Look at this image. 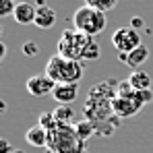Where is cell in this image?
Here are the masks:
<instances>
[{"mask_svg": "<svg viewBox=\"0 0 153 153\" xmlns=\"http://www.w3.org/2000/svg\"><path fill=\"white\" fill-rule=\"evenodd\" d=\"M105 13L97 10V8H91V6H81L76 8L75 15H73V25L76 31L89 35V37H97L105 29Z\"/></svg>", "mask_w": 153, "mask_h": 153, "instance_id": "4", "label": "cell"}, {"mask_svg": "<svg viewBox=\"0 0 153 153\" xmlns=\"http://www.w3.org/2000/svg\"><path fill=\"white\" fill-rule=\"evenodd\" d=\"M21 52L25 54V56H37V52H39V48H37V44L35 42H25L23 46H21Z\"/></svg>", "mask_w": 153, "mask_h": 153, "instance_id": "20", "label": "cell"}, {"mask_svg": "<svg viewBox=\"0 0 153 153\" xmlns=\"http://www.w3.org/2000/svg\"><path fill=\"white\" fill-rule=\"evenodd\" d=\"M46 75L56 85L60 83H79L83 79V64L81 60H68L60 54H54L46 64Z\"/></svg>", "mask_w": 153, "mask_h": 153, "instance_id": "3", "label": "cell"}, {"mask_svg": "<svg viewBox=\"0 0 153 153\" xmlns=\"http://www.w3.org/2000/svg\"><path fill=\"white\" fill-rule=\"evenodd\" d=\"M147 58H149V48L147 46H139L137 50L128 52V54H120V62L128 64L130 68H137V71H139L141 64L147 62Z\"/></svg>", "mask_w": 153, "mask_h": 153, "instance_id": "11", "label": "cell"}, {"mask_svg": "<svg viewBox=\"0 0 153 153\" xmlns=\"http://www.w3.org/2000/svg\"><path fill=\"white\" fill-rule=\"evenodd\" d=\"M54 118H56L58 124H68V126H73V124L76 122L75 112H73L71 105H58V108L54 110Z\"/></svg>", "mask_w": 153, "mask_h": 153, "instance_id": "14", "label": "cell"}, {"mask_svg": "<svg viewBox=\"0 0 153 153\" xmlns=\"http://www.w3.org/2000/svg\"><path fill=\"white\" fill-rule=\"evenodd\" d=\"M128 83L134 91H151V76H149V73H145L141 68L128 76Z\"/></svg>", "mask_w": 153, "mask_h": 153, "instance_id": "13", "label": "cell"}, {"mask_svg": "<svg viewBox=\"0 0 153 153\" xmlns=\"http://www.w3.org/2000/svg\"><path fill=\"white\" fill-rule=\"evenodd\" d=\"M13 2H15V0H13Z\"/></svg>", "mask_w": 153, "mask_h": 153, "instance_id": "27", "label": "cell"}, {"mask_svg": "<svg viewBox=\"0 0 153 153\" xmlns=\"http://www.w3.org/2000/svg\"><path fill=\"white\" fill-rule=\"evenodd\" d=\"M89 35L76 31V29H66L62 31L60 35V42H58V54L68 58V60H83V52L89 44Z\"/></svg>", "mask_w": 153, "mask_h": 153, "instance_id": "5", "label": "cell"}, {"mask_svg": "<svg viewBox=\"0 0 153 153\" xmlns=\"http://www.w3.org/2000/svg\"><path fill=\"white\" fill-rule=\"evenodd\" d=\"M85 4L91 6V8H97L102 13H108V10H114L116 8L118 0H85Z\"/></svg>", "mask_w": 153, "mask_h": 153, "instance_id": "16", "label": "cell"}, {"mask_svg": "<svg viewBox=\"0 0 153 153\" xmlns=\"http://www.w3.org/2000/svg\"><path fill=\"white\" fill-rule=\"evenodd\" d=\"M54 87H56V83H54L46 73L33 75V76H29V81H27V91H29L31 95H35V97H44V95L52 93Z\"/></svg>", "mask_w": 153, "mask_h": 153, "instance_id": "7", "label": "cell"}, {"mask_svg": "<svg viewBox=\"0 0 153 153\" xmlns=\"http://www.w3.org/2000/svg\"><path fill=\"white\" fill-rule=\"evenodd\" d=\"M112 46L120 52V54H128V52L137 50V48L143 46V44H141L139 31L128 25V27H120V29L114 31V35H112Z\"/></svg>", "mask_w": 153, "mask_h": 153, "instance_id": "6", "label": "cell"}, {"mask_svg": "<svg viewBox=\"0 0 153 153\" xmlns=\"http://www.w3.org/2000/svg\"><path fill=\"white\" fill-rule=\"evenodd\" d=\"M6 54H8V48H6V44H4V42L0 39V62H4Z\"/></svg>", "mask_w": 153, "mask_h": 153, "instance_id": "23", "label": "cell"}, {"mask_svg": "<svg viewBox=\"0 0 153 153\" xmlns=\"http://www.w3.org/2000/svg\"><path fill=\"white\" fill-rule=\"evenodd\" d=\"M48 137H50V132L44 126H39V124L31 126L25 132V141L29 145H33V147H48Z\"/></svg>", "mask_w": 153, "mask_h": 153, "instance_id": "12", "label": "cell"}, {"mask_svg": "<svg viewBox=\"0 0 153 153\" xmlns=\"http://www.w3.org/2000/svg\"><path fill=\"white\" fill-rule=\"evenodd\" d=\"M15 153H23V151H21V149H15Z\"/></svg>", "mask_w": 153, "mask_h": 153, "instance_id": "26", "label": "cell"}, {"mask_svg": "<svg viewBox=\"0 0 153 153\" xmlns=\"http://www.w3.org/2000/svg\"><path fill=\"white\" fill-rule=\"evenodd\" d=\"M39 126H44L48 132L58 126V122H56V118H54V112H44V114H39Z\"/></svg>", "mask_w": 153, "mask_h": 153, "instance_id": "18", "label": "cell"}, {"mask_svg": "<svg viewBox=\"0 0 153 153\" xmlns=\"http://www.w3.org/2000/svg\"><path fill=\"white\" fill-rule=\"evenodd\" d=\"M79 95V83H60L54 87L52 97L62 105H71Z\"/></svg>", "mask_w": 153, "mask_h": 153, "instance_id": "8", "label": "cell"}, {"mask_svg": "<svg viewBox=\"0 0 153 153\" xmlns=\"http://www.w3.org/2000/svg\"><path fill=\"white\" fill-rule=\"evenodd\" d=\"M2 33H4V27H2V25H0V35H2Z\"/></svg>", "mask_w": 153, "mask_h": 153, "instance_id": "25", "label": "cell"}, {"mask_svg": "<svg viewBox=\"0 0 153 153\" xmlns=\"http://www.w3.org/2000/svg\"><path fill=\"white\" fill-rule=\"evenodd\" d=\"M48 153H85V141L79 137L75 126L58 124L54 130H50Z\"/></svg>", "mask_w": 153, "mask_h": 153, "instance_id": "2", "label": "cell"}, {"mask_svg": "<svg viewBox=\"0 0 153 153\" xmlns=\"http://www.w3.org/2000/svg\"><path fill=\"white\" fill-rule=\"evenodd\" d=\"M4 112H6V102L0 100V114H4Z\"/></svg>", "mask_w": 153, "mask_h": 153, "instance_id": "24", "label": "cell"}, {"mask_svg": "<svg viewBox=\"0 0 153 153\" xmlns=\"http://www.w3.org/2000/svg\"><path fill=\"white\" fill-rule=\"evenodd\" d=\"M97 58H100V44L91 37L85 52H83V60H97Z\"/></svg>", "mask_w": 153, "mask_h": 153, "instance_id": "17", "label": "cell"}, {"mask_svg": "<svg viewBox=\"0 0 153 153\" xmlns=\"http://www.w3.org/2000/svg\"><path fill=\"white\" fill-rule=\"evenodd\" d=\"M35 25L39 29H52L56 25V10L44 4L42 0H37V13H35Z\"/></svg>", "mask_w": 153, "mask_h": 153, "instance_id": "10", "label": "cell"}, {"mask_svg": "<svg viewBox=\"0 0 153 153\" xmlns=\"http://www.w3.org/2000/svg\"><path fill=\"white\" fill-rule=\"evenodd\" d=\"M143 25H145V23H143V19H141V17H132V19H130V27H132V29H137V31H139Z\"/></svg>", "mask_w": 153, "mask_h": 153, "instance_id": "22", "label": "cell"}, {"mask_svg": "<svg viewBox=\"0 0 153 153\" xmlns=\"http://www.w3.org/2000/svg\"><path fill=\"white\" fill-rule=\"evenodd\" d=\"M153 100V93L151 91H134L130 87V83L124 81L118 85V91H116V97L112 102V112L120 118H128V116H134L145 102Z\"/></svg>", "mask_w": 153, "mask_h": 153, "instance_id": "1", "label": "cell"}, {"mask_svg": "<svg viewBox=\"0 0 153 153\" xmlns=\"http://www.w3.org/2000/svg\"><path fill=\"white\" fill-rule=\"evenodd\" d=\"M15 2L13 0H0V19L2 17H8V15H15Z\"/></svg>", "mask_w": 153, "mask_h": 153, "instance_id": "19", "label": "cell"}, {"mask_svg": "<svg viewBox=\"0 0 153 153\" xmlns=\"http://www.w3.org/2000/svg\"><path fill=\"white\" fill-rule=\"evenodd\" d=\"M0 153H15L13 145H10V141L4 139V137H0Z\"/></svg>", "mask_w": 153, "mask_h": 153, "instance_id": "21", "label": "cell"}, {"mask_svg": "<svg viewBox=\"0 0 153 153\" xmlns=\"http://www.w3.org/2000/svg\"><path fill=\"white\" fill-rule=\"evenodd\" d=\"M35 13H37V4L33 2H17L15 6V21L19 25H35Z\"/></svg>", "mask_w": 153, "mask_h": 153, "instance_id": "9", "label": "cell"}, {"mask_svg": "<svg viewBox=\"0 0 153 153\" xmlns=\"http://www.w3.org/2000/svg\"><path fill=\"white\" fill-rule=\"evenodd\" d=\"M73 126H75V130L79 132V137H81L83 141H87V139L95 132V124H93V122H89V120H81V122L76 120Z\"/></svg>", "mask_w": 153, "mask_h": 153, "instance_id": "15", "label": "cell"}]
</instances>
